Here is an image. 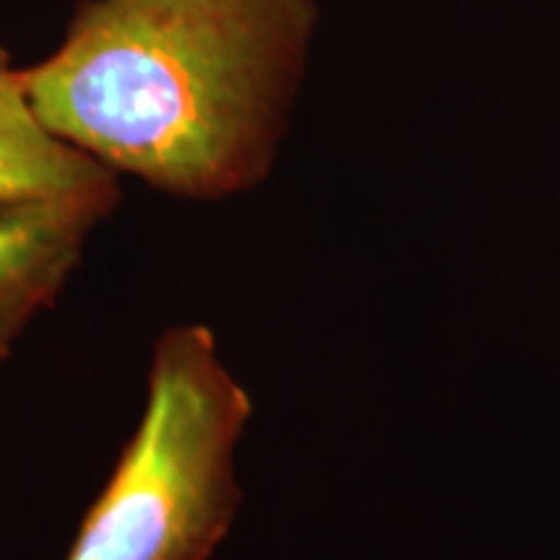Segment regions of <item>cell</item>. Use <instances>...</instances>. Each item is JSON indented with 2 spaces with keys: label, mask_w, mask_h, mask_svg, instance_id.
I'll return each mask as SVG.
<instances>
[{
  "label": "cell",
  "mask_w": 560,
  "mask_h": 560,
  "mask_svg": "<svg viewBox=\"0 0 560 560\" xmlns=\"http://www.w3.org/2000/svg\"><path fill=\"white\" fill-rule=\"evenodd\" d=\"M319 24V0H81L19 75L39 122L120 179L229 200L270 177Z\"/></svg>",
  "instance_id": "cell-1"
},
{
  "label": "cell",
  "mask_w": 560,
  "mask_h": 560,
  "mask_svg": "<svg viewBox=\"0 0 560 560\" xmlns=\"http://www.w3.org/2000/svg\"><path fill=\"white\" fill-rule=\"evenodd\" d=\"M252 418L247 389L208 325L156 338L145 405L66 560H210L242 506L234 454Z\"/></svg>",
  "instance_id": "cell-2"
},
{
  "label": "cell",
  "mask_w": 560,
  "mask_h": 560,
  "mask_svg": "<svg viewBox=\"0 0 560 560\" xmlns=\"http://www.w3.org/2000/svg\"><path fill=\"white\" fill-rule=\"evenodd\" d=\"M120 202V177L73 190L0 195V361L58 304L96 229Z\"/></svg>",
  "instance_id": "cell-3"
},
{
  "label": "cell",
  "mask_w": 560,
  "mask_h": 560,
  "mask_svg": "<svg viewBox=\"0 0 560 560\" xmlns=\"http://www.w3.org/2000/svg\"><path fill=\"white\" fill-rule=\"evenodd\" d=\"M117 177L55 138L34 115L19 66L0 39V195L58 192Z\"/></svg>",
  "instance_id": "cell-4"
}]
</instances>
